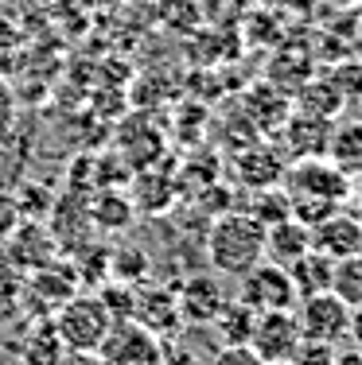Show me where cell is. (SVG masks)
Instances as JSON below:
<instances>
[{"label":"cell","mask_w":362,"mask_h":365,"mask_svg":"<svg viewBox=\"0 0 362 365\" xmlns=\"http://www.w3.org/2000/svg\"><path fill=\"white\" fill-rule=\"evenodd\" d=\"M355 55H358V63H362V43H358V47H355Z\"/></svg>","instance_id":"31"},{"label":"cell","mask_w":362,"mask_h":365,"mask_svg":"<svg viewBox=\"0 0 362 365\" xmlns=\"http://www.w3.org/2000/svg\"><path fill=\"white\" fill-rule=\"evenodd\" d=\"M63 361V342L55 334V323H31L24 338V365H59Z\"/></svg>","instance_id":"16"},{"label":"cell","mask_w":362,"mask_h":365,"mask_svg":"<svg viewBox=\"0 0 362 365\" xmlns=\"http://www.w3.org/2000/svg\"><path fill=\"white\" fill-rule=\"evenodd\" d=\"M308 249H312V230H308L304 222H296L288 214V218L265 225V260H277V264L288 268L296 257H304Z\"/></svg>","instance_id":"11"},{"label":"cell","mask_w":362,"mask_h":365,"mask_svg":"<svg viewBox=\"0 0 362 365\" xmlns=\"http://www.w3.org/2000/svg\"><path fill=\"white\" fill-rule=\"evenodd\" d=\"M8 249H12V264L16 268H31V272H36V268L51 264L55 241H51V233L43 230L39 222H28L8 237Z\"/></svg>","instance_id":"13"},{"label":"cell","mask_w":362,"mask_h":365,"mask_svg":"<svg viewBox=\"0 0 362 365\" xmlns=\"http://www.w3.org/2000/svg\"><path fill=\"white\" fill-rule=\"evenodd\" d=\"M241 210L253 214L261 225H273V222L288 218V195H284V187H261Z\"/></svg>","instance_id":"19"},{"label":"cell","mask_w":362,"mask_h":365,"mask_svg":"<svg viewBox=\"0 0 362 365\" xmlns=\"http://www.w3.org/2000/svg\"><path fill=\"white\" fill-rule=\"evenodd\" d=\"M347 338L355 342V350L362 354V303H358V307H351V330H347Z\"/></svg>","instance_id":"27"},{"label":"cell","mask_w":362,"mask_h":365,"mask_svg":"<svg viewBox=\"0 0 362 365\" xmlns=\"http://www.w3.org/2000/svg\"><path fill=\"white\" fill-rule=\"evenodd\" d=\"M304 342H323V346H339L351 330V307L339 299L335 292H316V295H300V303L292 307Z\"/></svg>","instance_id":"5"},{"label":"cell","mask_w":362,"mask_h":365,"mask_svg":"<svg viewBox=\"0 0 362 365\" xmlns=\"http://www.w3.org/2000/svg\"><path fill=\"white\" fill-rule=\"evenodd\" d=\"M98 299H101V307L109 311V319H133V284H101V292H98Z\"/></svg>","instance_id":"21"},{"label":"cell","mask_w":362,"mask_h":365,"mask_svg":"<svg viewBox=\"0 0 362 365\" xmlns=\"http://www.w3.org/2000/svg\"><path fill=\"white\" fill-rule=\"evenodd\" d=\"M288 195V214L304 225H316L327 214L343 210L351 195V179L327 155H304L281 175Z\"/></svg>","instance_id":"1"},{"label":"cell","mask_w":362,"mask_h":365,"mask_svg":"<svg viewBox=\"0 0 362 365\" xmlns=\"http://www.w3.org/2000/svg\"><path fill=\"white\" fill-rule=\"evenodd\" d=\"M241 160H246V163H238V175H241L246 187H253V190L277 187L281 175H284V168L277 163V155H273L269 148H253V152H246Z\"/></svg>","instance_id":"17"},{"label":"cell","mask_w":362,"mask_h":365,"mask_svg":"<svg viewBox=\"0 0 362 365\" xmlns=\"http://www.w3.org/2000/svg\"><path fill=\"white\" fill-rule=\"evenodd\" d=\"M24 307V284L12 264H0V323H12Z\"/></svg>","instance_id":"20"},{"label":"cell","mask_w":362,"mask_h":365,"mask_svg":"<svg viewBox=\"0 0 362 365\" xmlns=\"http://www.w3.org/2000/svg\"><path fill=\"white\" fill-rule=\"evenodd\" d=\"M179 315L183 323H214L222 307H226V288L218 284V272H191L183 284H176Z\"/></svg>","instance_id":"9"},{"label":"cell","mask_w":362,"mask_h":365,"mask_svg":"<svg viewBox=\"0 0 362 365\" xmlns=\"http://www.w3.org/2000/svg\"><path fill=\"white\" fill-rule=\"evenodd\" d=\"M253 323H257V315L246 307V303H238L234 295L226 299V307L214 315V330H218V338H222V346H249V338H253Z\"/></svg>","instance_id":"15"},{"label":"cell","mask_w":362,"mask_h":365,"mask_svg":"<svg viewBox=\"0 0 362 365\" xmlns=\"http://www.w3.org/2000/svg\"><path fill=\"white\" fill-rule=\"evenodd\" d=\"M327 292H335L347 307H358L362 303V253L335 260L331 264V288Z\"/></svg>","instance_id":"18"},{"label":"cell","mask_w":362,"mask_h":365,"mask_svg":"<svg viewBox=\"0 0 362 365\" xmlns=\"http://www.w3.org/2000/svg\"><path fill=\"white\" fill-rule=\"evenodd\" d=\"M323 155L347 179L362 175V120H343V125H331V136H327V152Z\"/></svg>","instance_id":"12"},{"label":"cell","mask_w":362,"mask_h":365,"mask_svg":"<svg viewBox=\"0 0 362 365\" xmlns=\"http://www.w3.org/2000/svg\"><path fill=\"white\" fill-rule=\"evenodd\" d=\"M288 365H335V346H323V342H304L292 350Z\"/></svg>","instance_id":"23"},{"label":"cell","mask_w":362,"mask_h":365,"mask_svg":"<svg viewBox=\"0 0 362 365\" xmlns=\"http://www.w3.org/2000/svg\"><path fill=\"white\" fill-rule=\"evenodd\" d=\"M296 346H300V327H296V315H292V311H269V315H257L249 350H253L265 365L288 361Z\"/></svg>","instance_id":"8"},{"label":"cell","mask_w":362,"mask_h":365,"mask_svg":"<svg viewBox=\"0 0 362 365\" xmlns=\"http://www.w3.org/2000/svg\"><path fill=\"white\" fill-rule=\"evenodd\" d=\"M347 206H351V214L362 222V175L351 179V195H347Z\"/></svg>","instance_id":"28"},{"label":"cell","mask_w":362,"mask_h":365,"mask_svg":"<svg viewBox=\"0 0 362 365\" xmlns=\"http://www.w3.org/2000/svg\"><path fill=\"white\" fill-rule=\"evenodd\" d=\"M164 338H156L136 319H114L98 346V358L106 365H156Z\"/></svg>","instance_id":"6"},{"label":"cell","mask_w":362,"mask_h":365,"mask_svg":"<svg viewBox=\"0 0 362 365\" xmlns=\"http://www.w3.org/2000/svg\"><path fill=\"white\" fill-rule=\"evenodd\" d=\"M238 303H246L253 315H269V311H292L300 303V292L292 284L288 268L277 260H257L249 272L238 276Z\"/></svg>","instance_id":"4"},{"label":"cell","mask_w":362,"mask_h":365,"mask_svg":"<svg viewBox=\"0 0 362 365\" xmlns=\"http://www.w3.org/2000/svg\"><path fill=\"white\" fill-rule=\"evenodd\" d=\"M273 365H288V361H273Z\"/></svg>","instance_id":"32"},{"label":"cell","mask_w":362,"mask_h":365,"mask_svg":"<svg viewBox=\"0 0 362 365\" xmlns=\"http://www.w3.org/2000/svg\"><path fill=\"white\" fill-rule=\"evenodd\" d=\"M156 365H203V361L195 358L187 346H164L160 358H156Z\"/></svg>","instance_id":"26"},{"label":"cell","mask_w":362,"mask_h":365,"mask_svg":"<svg viewBox=\"0 0 362 365\" xmlns=\"http://www.w3.org/2000/svg\"><path fill=\"white\" fill-rule=\"evenodd\" d=\"M308 230H312V249L323 253L327 260H343V257L362 253V222L351 210H335L316 225H308Z\"/></svg>","instance_id":"10"},{"label":"cell","mask_w":362,"mask_h":365,"mask_svg":"<svg viewBox=\"0 0 362 365\" xmlns=\"http://www.w3.org/2000/svg\"><path fill=\"white\" fill-rule=\"evenodd\" d=\"M129 218H133V210H129V202L121 195L98 198V206H94V222H98L101 230H125Z\"/></svg>","instance_id":"22"},{"label":"cell","mask_w":362,"mask_h":365,"mask_svg":"<svg viewBox=\"0 0 362 365\" xmlns=\"http://www.w3.org/2000/svg\"><path fill=\"white\" fill-rule=\"evenodd\" d=\"M8 113H12V93H8V86L0 82V120H4Z\"/></svg>","instance_id":"30"},{"label":"cell","mask_w":362,"mask_h":365,"mask_svg":"<svg viewBox=\"0 0 362 365\" xmlns=\"http://www.w3.org/2000/svg\"><path fill=\"white\" fill-rule=\"evenodd\" d=\"M133 319L141 327H149L156 338H171L183 327L176 288H171V284H152V280L133 284Z\"/></svg>","instance_id":"7"},{"label":"cell","mask_w":362,"mask_h":365,"mask_svg":"<svg viewBox=\"0 0 362 365\" xmlns=\"http://www.w3.org/2000/svg\"><path fill=\"white\" fill-rule=\"evenodd\" d=\"M59 365H106V361H101L98 354H63Z\"/></svg>","instance_id":"29"},{"label":"cell","mask_w":362,"mask_h":365,"mask_svg":"<svg viewBox=\"0 0 362 365\" xmlns=\"http://www.w3.org/2000/svg\"><path fill=\"white\" fill-rule=\"evenodd\" d=\"M24 222V206H20V195H8L0 190V241H8Z\"/></svg>","instance_id":"24"},{"label":"cell","mask_w":362,"mask_h":365,"mask_svg":"<svg viewBox=\"0 0 362 365\" xmlns=\"http://www.w3.org/2000/svg\"><path fill=\"white\" fill-rule=\"evenodd\" d=\"M331 264H335V260H327L323 253L308 249L304 257H296L288 264V276H292V284H296L300 295H316V292L331 288Z\"/></svg>","instance_id":"14"},{"label":"cell","mask_w":362,"mask_h":365,"mask_svg":"<svg viewBox=\"0 0 362 365\" xmlns=\"http://www.w3.org/2000/svg\"><path fill=\"white\" fill-rule=\"evenodd\" d=\"M206 260L218 276H241L265 260V225L246 210L218 214L206 233Z\"/></svg>","instance_id":"2"},{"label":"cell","mask_w":362,"mask_h":365,"mask_svg":"<svg viewBox=\"0 0 362 365\" xmlns=\"http://www.w3.org/2000/svg\"><path fill=\"white\" fill-rule=\"evenodd\" d=\"M109 323H114V319L101 307L98 292L94 295L74 292L71 299L55 311V334H59V342H63V350H71V354H98Z\"/></svg>","instance_id":"3"},{"label":"cell","mask_w":362,"mask_h":365,"mask_svg":"<svg viewBox=\"0 0 362 365\" xmlns=\"http://www.w3.org/2000/svg\"><path fill=\"white\" fill-rule=\"evenodd\" d=\"M211 365H265L249 346H218V354L211 358Z\"/></svg>","instance_id":"25"}]
</instances>
